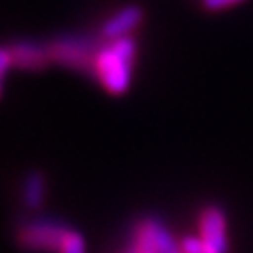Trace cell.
I'll return each mask as SVG.
<instances>
[{
  "instance_id": "cell-1",
  "label": "cell",
  "mask_w": 253,
  "mask_h": 253,
  "mask_svg": "<svg viewBox=\"0 0 253 253\" xmlns=\"http://www.w3.org/2000/svg\"><path fill=\"white\" fill-rule=\"evenodd\" d=\"M135 60V42L132 37L113 39L93 55V67L97 79L113 95H122L130 84L132 67Z\"/></svg>"
},
{
  "instance_id": "cell-2",
  "label": "cell",
  "mask_w": 253,
  "mask_h": 253,
  "mask_svg": "<svg viewBox=\"0 0 253 253\" xmlns=\"http://www.w3.org/2000/svg\"><path fill=\"white\" fill-rule=\"evenodd\" d=\"M71 230L56 221H32L20 230V245L30 252H62Z\"/></svg>"
},
{
  "instance_id": "cell-3",
  "label": "cell",
  "mask_w": 253,
  "mask_h": 253,
  "mask_svg": "<svg viewBox=\"0 0 253 253\" xmlns=\"http://www.w3.org/2000/svg\"><path fill=\"white\" fill-rule=\"evenodd\" d=\"M201 239L204 241L208 253H227V220L218 208H206L201 214Z\"/></svg>"
},
{
  "instance_id": "cell-4",
  "label": "cell",
  "mask_w": 253,
  "mask_h": 253,
  "mask_svg": "<svg viewBox=\"0 0 253 253\" xmlns=\"http://www.w3.org/2000/svg\"><path fill=\"white\" fill-rule=\"evenodd\" d=\"M49 56L71 67H84L86 63L93 62L90 44L83 39H74V37L53 44L49 47Z\"/></svg>"
},
{
  "instance_id": "cell-5",
  "label": "cell",
  "mask_w": 253,
  "mask_h": 253,
  "mask_svg": "<svg viewBox=\"0 0 253 253\" xmlns=\"http://www.w3.org/2000/svg\"><path fill=\"white\" fill-rule=\"evenodd\" d=\"M142 21V11L135 5H128L118 11L115 16H111L109 20L104 23L102 27V36L106 39H120V37H126Z\"/></svg>"
},
{
  "instance_id": "cell-6",
  "label": "cell",
  "mask_w": 253,
  "mask_h": 253,
  "mask_svg": "<svg viewBox=\"0 0 253 253\" xmlns=\"http://www.w3.org/2000/svg\"><path fill=\"white\" fill-rule=\"evenodd\" d=\"M11 53H12V60H14V65H18L21 69H28V71L42 69L47 60H51L49 49H42L41 46L32 42L14 44L11 47Z\"/></svg>"
},
{
  "instance_id": "cell-7",
  "label": "cell",
  "mask_w": 253,
  "mask_h": 253,
  "mask_svg": "<svg viewBox=\"0 0 253 253\" xmlns=\"http://www.w3.org/2000/svg\"><path fill=\"white\" fill-rule=\"evenodd\" d=\"M25 204L30 208H39L44 199V179L41 174H30L23 188Z\"/></svg>"
},
{
  "instance_id": "cell-8",
  "label": "cell",
  "mask_w": 253,
  "mask_h": 253,
  "mask_svg": "<svg viewBox=\"0 0 253 253\" xmlns=\"http://www.w3.org/2000/svg\"><path fill=\"white\" fill-rule=\"evenodd\" d=\"M60 253H84V241L83 237L79 236L78 232H72L67 236L65 243H63V248Z\"/></svg>"
},
{
  "instance_id": "cell-9",
  "label": "cell",
  "mask_w": 253,
  "mask_h": 253,
  "mask_svg": "<svg viewBox=\"0 0 253 253\" xmlns=\"http://www.w3.org/2000/svg\"><path fill=\"white\" fill-rule=\"evenodd\" d=\"M179 250H181L183 253H208V250H206V245L204 241L201 239V236L199 237H185L181 243H179Z\"/></svg>"
},
{
  "instance_id": "cell-10",
  "label": "cell",
  "mask_w": 253,
  "mask_h": 253,
  "mask_svg": "<svg viewBox=\"0 0 253 253\" xmlns=\"http://www.w3.org/2000/svg\"><path fill=\"white\" fill-rule=\"evenodd\" d=\"M14 65V60H12L11 49H5V47H0V78L7 72V69Z\"/></svg>"
},
{
  "instance_id": "cell-11",
  "label": "cell",
  "mask_w": 253,
  "mask_h": 253,
  "mask_svg": "<svg viewBox=\"0 0 253 253\" xmlns=\"http://www.w3.org/2000/svg\"><path fill=\"white\" fill-rule=\"evenodd\" d=\"M237 2H241V0H202L204 7L210 9V11H220V9H225L237 4Z\"/></svg>"
},
{
  "instance_id": "cell-12",
  "label": "cell",
  "mask_w": 253,
  "mask_h": 253,
  "mask_svg": "<svg viewBox=\"0 0 253 253\" xmlns=\"http://www.w3.org/2000/svg\"><path fill=\"white\" fill-rule=\"evenodd\" d=\"M176 253H183V252H181V250H178V252H176Z\"/></svg>"
}]
</instances>
